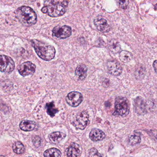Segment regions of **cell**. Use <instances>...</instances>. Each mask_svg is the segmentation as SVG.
Listing matches in <instances>:
<instances>
[{"label": "cell", "instance_id": "cell-18", "mask_svg": "<svg viewBox=\"0 0 157 157\" xmlns=\"http://www.w3.org/2000/svg\"><path fill=\"white\" fill-rule=\"evenodd\" d=\"M119 57L120 60L122 62L125 63L131 61L133 58L132 54L130 52L125 50H123L120 52Z\"/></svg>", "mask_w": 157, "mask_h": 157}, {"label": "cell", "instance_id": "cell-26", "mask_svg": "<svg viewBox=\"0 0 157 157\" xmlns=\"http://www.w3.org/2000/svg\"><path fill=\"white\" fill-rule=\"evenodd\" d=\"M153 67L154 68V70H155V72H157V60H155L153 63Z\"/></svg>", "mask_w": 157, "mask_h": 157}, {"label": "cell", "instance_id": "cell-7", "mask_svg": "<svg viewBox=\"0 0 157 157\" xmlns=\"http://www.w3.org/2000/svg\"><path fill=\"white\" fill-rule=\"evenodd\" d=\"M72 33L71 27L67 25L56 26L53 29V36L57 38L65 39L70 36Z\"/></svg>", "mask_w": 157, "mask_h": 157}, {"label": "cell", "instance_id": "cell-24", "mask_svg": "<svg viewBox=\"0 0 157 157\" xmlns=\"http://www.w3.org/2000/svg\"><path fill=\"white\" fill-rule=\"evenodd\" d=\"M119 7L123 10H126L128 5V0H117Z\"/></svg>", "mask_w": 157, "mask_h": 157}, {"label": "cell", "instance_id": "cell-9", "mask_svg": "<svg viewBox=\"0 0 157 157\" xmlns=\"http://www.w3.org/2000/svg\"><path fill=\"white\" fill-rule=\"evenodd\" d=\"M35 65L30 61H27L20 65L18 67V71L23 77L32 75L35 72Z\"/></svg>", "mask_w": 157, "mask_h": 157}, {"label": "cell", "instance_id": "cell-5", "mask_svg": "<svg viewBox=\"0 0 157 157\" xmlns=\"http://www.w3.org/2000/svg\"><path fill=\"white\" fill-rule=\"evenodd\" d=\"M15 68V64L13 59L8 56H0V71L3 72H10Z\"/></svg>", "mask_w": 157, "mask_h": 157}, {"label": "cell", "instance_id": "cell-13", "mask_svg": "<svg viewBox=\"0 0 157 157\" xmlns=\"http://www.w3.org/2000/svg\"><path fill=\"white\" fill-rule=\"evenodd\" d=\"M89 136L92 141L96 142L104 139L105 135L104 132H103L101 129L94 128H93L90 132Z\"/></svg>", "mask_w": 157, "mask_h": 157}, {"label": "cell", "instance_id": "cell-19", "mask_svg": "<svg viewBox=\"0 0 157 157\" xmlns=\"http://www.w3.org/2000/svg\"><path fill=\"white\" fill-rule=\"evenodd\" d=\"M46 109L48 114L51 117H53L59 112V110L56 107L54 102L48 103L46 105Z\"/></svg>", "mask_w": 157, "mask_h": 157}, {"label": "cell", "instance_id": "cell-11", "mask_svg": "<svg viewBox=\"0 0 157 157\" xmlns=\"http://www.w3.org/2000/svg\"><path fill=\"white\" fill-rule=\"evenodd\" d=\"M94 25L97 30L103 33H106L110 31V27L105 19L101 16H98L94 19Z\"/></svg>", "mask_w": 157, "mask_h": 157}, {"label": "cell", "instance_id": "cell-3", "mask_svg": "<svg viewBox=\"0 0 157 157\" xmlns=\"http://www.w3.org/2000/svg\"><path fill=\"white\" fill-rule=\"evenodd\" d=\"M16 17L24 25L31 26L37 21V15L34 11L29 7L22 6L16 11Z\"/></svg>", "mask_w": 157, "mask_h": 157}, {"label": "cell", "instance_id": "cell-4", "mask_svg": "<svg viewBox=\"0 0 157 157\" xmlns=\"http://www.w3.org/2000/svg\"><path fill=\"white\" fill-rule=\"evenodd\" d=\"M129 111V103L126 98L118 97L116 99L113 115L125 117L128 114Z\"/></svg>", "mask_w": 157, "mask_h": 157}, {"label": "cell", "instance_id": "cell-17", "mask_svg": "<svg viewBox=\"0 0 157 157\" xmlns=\"http://www.w3.org/2000/svg\"><path fill=\"white\" fill-rule=\"evenodd\" d=\"M108 47L110 51L113 53H117L121 50V46L118 41L112 39L108 42Z\"/></svg>", "mask_w": 157, "mask_h": 157}, {"label": "cell", "instance_id": "cell-1", "mask_svg": "<svg viewBox=\"0 0 157 157\" xmlns=\"http://www.w3.org/2000/svg\"><path fill=\"white\" fill-rule=\"evenodd\" d=\"M68 5L67 0H46L41 11L50 17L57 18L66 13Z\"/></svg>", "mask_w": 157, "mask_h": 157}, {"label": "cell", "instance_id": "cell-20", "mask_svg": "<svg viewBox=\"0 0 157 157\" xmlns=\"http://www.w3.org/2000/svg\"><path fill=\"white\" fill-rule=\"evenodd\" d=\"M61 156V151L56 148H51L48 149L44 152V157H60Z\"/></svg>", "mask_w": 157, "mask_h": 157}, {"label": "cell", "instance_id": "cell-6", "mask_svg": "<svg viewBox=\"0 0 157 157\" xmlns=\"http://www.w3.org/2000/svg\"><path fill=\"white\" fill-rule=\"evenodd\" d=\"M89 123V114L86 111H82L77 114L72 124L76 128L82 130L85 129Z\"/></svg>", "mask_w": 157, "mask_h": 157}, {"label": "cell", "instance_id": "cell-22", "mask_svg": "<svg viewBox=\"0 0 157 157\" xmlns=\"http://www.w3.org/2000/svg\"><path fill=\"white\" fill-rule=\"evenodd\" d=\"M13 151L17 154H22L24 152L25 147L21 141H17L13 144Z\"/></svg>", "mask_w": 157, "mask_h": 157}, {"label": "cell", "instance_id": "cell-15", "mask_svg": "<svg viewBox=\"0 0 157 157\" xmlns=\"http://www.w3.org/2000/svg\"><path fill=\"white\" fill-rule=\"evenodd\" d=\"M36 124L33 121L23 120L20 123V128L25 131H31L34 130L36 127Z\"/></svg>", "mask_w": 157, "mask_h": 157}, {"label": "cell", "instance_id": "cell-16", "mask_svg": "<svg viewBox=\"0 0 157 157\" xmlns=\"http://www.w3.org/2000/svg\"><path fill=\"white\" fill-rule=\"evenodd\" d=\"M88 68L85 65L81 64L79 65L76 70H75V75L77 76L79 79L83 80L87 76Z\"/></svg>", "mask_w": 157, "mask_h": 157}, {"label": "cell", "instance_id": "cell-12", "mask_svg": "<svg viewBox=\"0 0 157 157\" xmlns=\"http://www.w3.org/2000/svg\"><path fill=\"white\" fill-rule=\"evenodd\" d=\"M81 151L80 146L77 143H73L66 149V153L68 157H79Z\"/></svg>", "mask_w": 157, "mask_h": 157}, {"label": "cell", "instance_id": "cell-2", "mask_svg": "<svg viewBox=\"0 0 157 157\" xmlns=\"http://www.w3.org/2000/svg\"><path fill=\"white\" fill-rule=\"evenodd\" d=\"M31 43L36 54L43 60L50 61L55 58L56 51L53 46L36 39H33Z\"/></svg>", "mask_w": 157, "mask_h": 157}, {"label": "cell", "instance_id": "cell-25", "mask_svg": "<svg viewBox=\"0 0 157 157\" xmlns=\"http://www.w3.org/2000/svg\"><path fill=\"white\" fill-rule=\"evenodd\" d=\"M89 156L90 157H99V156L101 157L102 156V155L100 154L95 148H92L90 149L89 150Z\"/></svg>", "mask_w": 157, "mask_h": 157}, {"label": "cell", "instance_id": "cell-10", "mask_svg": "<svg viewBox=\"0 0 157 157\" xmlns=\"http://www.w3.org/2000/svg\"><path fill=\"white\" fill-rule=\"evenodd\" d=\"M106 69L107 72L114 76H118L122 72V68L121 65L117 61L115 60L109 61L106 64Z\"/></svg>", "mask_w": 157, "mask_h": 157}, {"label": "cell", "instance_id": "cell-8", "mask_svg": "<svg viewBox=\"0 0 157 157\" xmlns=\"http://www.w3.org/2000/svg\"><path fill=\"white\" fill-rule=\"evenodd\" d=\"M83 100V96L81 93L78 91L69 93L66 97V101L68 104L72 107L78 106Z\"/></svg>", "mask_w": 157, "mask_h": 157}, {"label": "cell", "instance_id": "cell-23", "mask_svg": "<svg viewBox=\"0 0 157 157\" xmlns=\"http://www.w3.org/2000/svg\"><path fill=\"white\" fill-rule=\"evenodd\" d=\"M141 142V138L139 136L137 135H132L128 139V143L130 145L134 146L139 144Z\"/></svg>", "mask_w": 157, "mask_h": 157}, {"label": "cell", "instance_id": "cell-14", "mask_svg": "<svg viewBox=\"0 0 157 157\" xmlns=\"http://www.w3.org/2000/svg\"><path fill=\"white\" fill-rule=\"evenodd\" d=\"M66 137V134L65 133L59 131L53 132L48 136L50 141L55 144L59 143L60 141L64 140Z\"/></svg>", "mask_w": 157, "mask_h": 157}, {"label": "cell", "instance_id": "cell-21", "mask_svg": "<svg viewBox=\"0 0 157 157\" xmlns=\"http://www.w3.org/2000/svg\"><path fill=\"white\" fill-rule=\"evenodd\" d=\"M136 103V109L138 113H144V110H145V104L144 101H143V99L141 98L138 97L136 99V101H135Z\"/></svg>", "mask_w": 157, "mask_h": 157}]
</instances>
